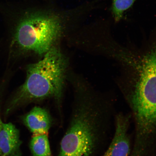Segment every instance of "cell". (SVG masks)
Wrapping results in <instances>:
<instances>
[{"label":"cell","instance_id":"6da1fadb","mask_svg":"<svg viewBox=\"0 0 156 156\" xmlns=\"http://www.w3.org/2000/svg\"><path fill=\"white\" fill-rule=\"evenodd\" d=\"M0 16L11 33V49L18 55L43 56L63 32L59 15L24 9L15 1L0 0Z\"/></svg>","mask_w":156,"mask_h":156},{"label":"cell","instance_id":"7a4b0ae2","mask_svg":"<svg viewBox=\"0 0 156 156\" xmlns=\"http://www.w3.org/2000/svg\"><path fill=\"white\" fill-rule=\"evenodd\" d=\"M92 93L77 92L58 156H94L105 133V108Z\"/></svg>","mask_w":156,"mask_h":156},{"label":"cell","instance_id":"3957f363","mask_svg":"<svg viewBox=\"0 0 156 156\" xmlns=\"http://www.w3.org/2000/svg\"><path fill=\"white\" fill-rule=\"evenodd\" d=\"M67 68V58L55 46L40 60L29 64L26 80L10 99L6 114H9L29 103L48 98H54L59 105Z\"/></svg>","mask_w":156,"mask_h":156},{"label":"cell","instance_id":"277c9868","mask_svg":"<svg viewBox=\"0 0 156 156\" xmlns=\"http://www.w3.org/2000/svg\"><path fill=\"white\" fill-rule=\"evenodd\" d=\"M123 63L134 73L130 87L125 93L128 104L141 111L156 110V37L142 55L136 58L130 53Z\"/></svg>","mask_w":156,"mask_h":156},{"label":"cell","instance_id":"5b68a950","mask_svg":"<svg viewBox=\"0 0 156 156\" xmlns=\"http://www.w3.org/2000/svg\"><path fill=\"white\" fill-rule=\"evenodd\" d=\"M115 124L114 134L112 141L101 156H129L132 152L129 134V117L122 113L117 114Z\"/></svg>","mask_w":156,"mask_h":156},{"label":"cell","instance_id":"8992f818","mask_svg":"<svg viewBox=\"0 0 156 156\" xmlns=\"http://www.w3.org/2000/svg\"><path fill=\"white\" fill-rule=\"evenodd\" d=\"M19 130L12 123H3L0 130V155L22 156Z\"/></svg>","mask_w":156,"mask_h":156},{"label":"cell","instance_id":"52a82bcc","mask_svg":"<svg viewBox=\"0 0 156 156\" xmlns=\"http://www.w3.org/2000/svg\"><path fill=\"white\" fill-rule=\"evenodd\" d=\"M22 120L33 135L48 134L52 123L49 113L40 107H34L23 116Z\"/></svg>","mask_w":156,"mask_h":156},{"label":"cell","instance_id":"ba28073f","mask_svg":"<svg viewBox=\"0 0 156 156\" xmlns=\"http://www.w3.org/2000/svg\"><path fill=\"white\" fill-rule=\"evenodd\" d=\"M33 156H51L48 134L33 135L29 144Z\"/></svg>","mask_w":156,"mask_h":156},{"label":"cell","instance_id":"9c48e42d","mask_svg":"<svg viewBox=\"0 0 156 156\" xmlns=\"http://www.w3.org/2000/svg\"><path fill=\"white\" fill-rule=\"evenodd\" d=\"M137 0H112L111 12L113 19L118 23L123 18L125 12Z\"/></svg>","mask_w":156,"mask_h":156},{"label":"cell","instance_id":"30bf717a","mask_svg":"<svg viewBox=\"0 0 156 156\" xmlns=\"http://www.w3.org/2000/svg\"><path fill=\"white\" fill-rule=\"evenodd\" d=\"M0 108H1V106H0ZM3 122L2 121V118L1 115V109H0V130H1V128H2V126L3 125ZM1 156V155H0Z\"/></svg>","mask_w":156,"mask_h":156}]
</instances>
